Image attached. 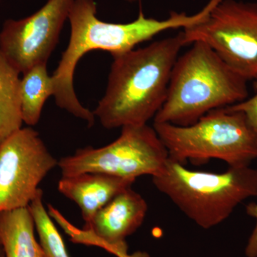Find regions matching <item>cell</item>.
<instances>
[{"label": "cell", "instance_id": "ba28073f", "mask_svg": "<svg viewBox=\"0 0 257 257\" xmlns=\"http://www.w3.org/2000/svg\"><path fill=\"white\" fill-rule=\"evenodd\" d=\"M58 162L37 131L20 128L0 145V211L28 207Z\"/></svg>", "mask_w": 257, "mask_h": 257}, {"label": "cell", "instance_id": "5bb4252c", "mask_svg": "<svg viewBox=\"0 0 257 257\" xmlns=\"http://www.w3.org/2000/svg\"><path fill=\"white\" fill-rule=\"evenodd\" d=\"M55 94L53 79L47 72V64L29 69L20 79V99L23 122L35 126L40 121L47 99Z\"/></svg>", "mask_w": 257, "mask_h": 257}, {"label": "cell", "instance_id": "ffe728a7", "mask_svg": "<svg viewBox=\"0 0 257 257\" xmlns=\"http://www.w3.org/2000/svg\"><path fill=\"white\" fill-rule=\"evenodd\" d=\"M126 1H128V2H135V1H138V0H126Z\"/></svg>", "mask_w": 257, "mask_h": 257}, {"label": "cell", "instance_id": "e0dca14e", "mask_svg": "<svg viewBox=\"0 0 257 257\" xmlns=\"http://www.w3.org/2000/svg\"><path fill=\"white\" fill-rule=\"evenodd\" d=\"M246 211L248 215L254 218L256 220V226L248 240L246 254L248 257H257V202L248 204Z\"/></svg>", "mask_w": 257, "mask_h": 257}, {"label": "cell", "instance_id": "277c9868", "mask_svg": "<svg viewBox=\"0 0 257 257\" xmlns=\"http://www.w3.org/2000/svg\"><path fill=\"white\" fill-rule=\"evenodd\" d=\"M152 182L204 229L220 224L238 204L257 196V170L248 166L229 167L224 173L215 174L188 170L169 158Z\"/></svg>", "mask_w": 257, "mask_h": 257}, {"label": "cell", "instance_id": "52a82bcc", "mask_svg": "<svg viewBox=\"0 0 257 257\" xmlns=\"http://www.w3.org/2000/svg\"><path fill=\"white\" fill-rule=\"evenodd\" d=\"M182 33L186 45L204 42L243 78L256 80L257 3L222 0Z\"/></svg>", "mask_w": 257, "mask_h": 257}, {"label": "cell", "instance_id": "8fae6325", "mask_svg": "<svg viewBox=\"0 0 257 257\" xmlns=\"http://www.w3.org/2000/svg\"><path fill=\"white\" fill-rule=\"evenodd\" d=\"M135 179L121 178L98 172L62 176L58 190L80 208L85 225L108 202L125 189L132 187Z\"/></svg>", "mask_w": 257, "mask_h": 257}, {"label": "cell", "instance_id": "2e32d148", "mask_svg": "<svg viewBox=\"0 0 257 257\" xmlns=\"http://www.w3.org/2000/svg\"><path fill=\"white\" fill-rule=\"evenodd\" d=\"M254 87L256 91L255 95L237 104L229 106V107L233 110L241 111L244 114L248 125L256 137L257 143V79L255 80Z\"/></svg>", "mask_w": 257, "mask_h": 257}, {"label": "cell", "instance_id": "8992f818", "mask_svg": "<svg viewBox=\"0 0 257 257\" xmlns=\"http://www.w3.org/2000/svg\"><path fill=\"white\" fill-rule=\"evenodd\" d=\"M169 159L167 148L154 127L124 126L115 141L100 148L79 149L58 162L62 176L98 172L125 179L157 175Z\"/></svg>", "mask_w": 257, "mask_h": 257}, {"label": "cell", "instance_id": "6da1fadb", "mask_svg": "<svg viewBox=\"0 0 257 257\" xmlns=\"http://www.w3.org/2000/svg\"><path fill=\"white\" fill-rule=\"evenodd\" d=\"M94 0H74L69 11L71 35L68 46L62 55L57 69L52 75L55 87L56 104L76 117L94 124V113L81 104L74 88V74L79 60L87 52L103 50L111 56L133 50L136 45L151 40L161 32L187 28L203 21L207 10L192 15L171 13L164 20L147 18L140 11L138 18L132 23H105L96 18Z\"/></svg>", "mask_w": 257, "mask_h": 257}, {"label": "cell", "instance_id": "30bf717a", "mask_svg": "<svg viewBox=\"0 0 257 257\" xmlns=\"http://www.w3.org/2000/svg\"><path fill=\"white\" fill-rule=\"evenodd\" d=\"M148 205L132 187L125 189L108 202L84 226L91 243L106 248L118 257L127 256L126 238L143 224Z\"/></svg>", "mask_w": 257, "mask_h": 257}, {"label": "cell", "instance_id": "9c48e42d", "mask_svg": "<svg viewBox=\"0 0 257 257\" xmlns=\"http://www.w3.org/2000/svg\"><path fill=\"white\" fill-rule=\"evenodd\" d=\"M74 0H49L35 14L8 20L0 32V50L20 73L47 64Z\"/></svg>", "mask_w": 257, "mask_h": 257}, {"label": "cell", "instance_id": "ac0fdd59", "mask_svg": "<svg viewBox=\"0 0 257 257\" xmlns=\"http://www.w3.org/2000/svg\"><path fill=\"white\" fill-rule=\"evenodd\" d=\"M126 257H149L146 253L137 252L133 255H127Z\"/></svg>", "mask_w": 257, "mask_h": 257}, {"label": "cell", "instance_id": "5b68a950", "mask_svg": "<svg viewBox=\"0 0 257 257\" xmlns=\"http://www.w3.org/2000/svg\"><path fill=\"white\" fill-rule=\"evenodd\" d=\"M153 127L169 158L182 165L216 159L229 167H243L257 158L256 137L246 116L229 106L209 111L189 126L154 123Z\"/></svg>", "mask_w": 257, "mask_h": 257}, {"label": "cell", "instance_id": "d6986e66", "mask_svg": "<svg viewBox=\"0 0 257 257\" xmlns=\"http://www.w3.org/2000/svg\"><path fill=\"white\" fill-rule=\"evenodd\" d=\"M0 257H5L4 250H3V246H2L1 243H0Z\"/></svg>", "mask_w": 257, "mask_h": 257}, {"label": "cell", "instance_id": "9a60e30c", "mask_svg": "<svg viewBox=\"0 0 257 257\" xmlns=\"http://www.w3.org/2000/svg\"><path fill=\"white\" fill-rule=\"evenodd\" d=\"M42 197L43 192L40 189L29 208L35 221L44 255L45 257H70L60 233L45 209Z\"/></svg>", "mask_w": 257, "mask_h": 257}, {"label": "cell", "instance_id": "3957f363", "mask_svg": "<svg viewBox=\"0 0 257 257\" xmlns=\"http://www.w3.org/2000/svg\"><path fill=\"white\" fill-rule=\"evenodd\" d=\"M176 61L165 103L154 123L193 124L211 110L247 99V81L215 51L202 42L192 43Z\"/></svg>", "mask_w": 257, "mask_h": 257}, {"label": "cell", "instance_id": "4fadbf2b", "mask_svg": "<svg viewBox=\"0 0 257 257\" xmlns=\"http://www.w3.org/2000/svg\"><path fill=\"white\" fill-rule=\"evenodd\" d=\"M20 74L0 50V145L23 127Z\"/></svg>", "mask_w": 257, "mask_h": 257}, {"label": "cell", "instance_id": "7c38bea8", "mask_svg": "<svg viewBox=\"0 0 257 257\" xmlns=\"http://www.w3.org/2000/svg\"><path fill=\"white\" fill-rule=\"evenodd\" d=\"M30 208L0 211V243L5 257H45L35 235Z\"/></svg>", "mask_w": 257, "mask_h": 257}, {"label": "cell", "instance_id": "7a4b0ae2", "mask_svg": "<svg viewBox=\"0 0 257 257\" xmlns=\"http://www.w3.org/2000/svg\"><path fill=\"white\" fill-rule=\"evenodd\" d=\"M183 33L143 48L112 55L105 94L93 111L106 128L140 126L154 119L165 103Z\"/></svg>", "mask_w": 257, "mask_h": 257}]
</instances>
